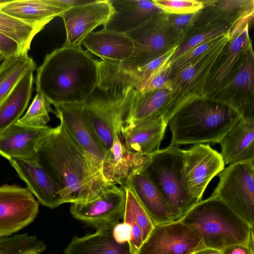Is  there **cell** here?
Wrapping results in <instances>:
<instances>
[{"instance_id": "obj_39", "label": "cell", "mask_w": 254, "mask_h": 254, "mask_svg": "<svg viewBox=\"0 0 254 254\" xmlns=\"http://www.w3.org/2000/svg\"><path fill=\"white\" fill-rule=\"evenodd\" d=\"M131 227L124 222L117 223L112 231L114 239L119 244L128 243L131 238Z\"/></svg>"}, {"instance_id": "obj_12", "label": "cell", "mask_w": 254, "mask_h": 254, "mask_svg": "<svg viewBox=\"0 0 254 254\" xmlns=\"http://www.w3.org/2000/svg\"><path fill=\"white\" fill-rule=\"evenodd\" d=\"M55 107L57 117L74 141L101 172V164L106 150L89 121L83 104H63Z\"/></svg>"}, {"instance_id": "obj_8", "label": "cell", "mask_w": 254, "mask_h": 254, "mask_svg": "<svg viewBox=\"0 0 254 254\" xmlns=\"http://www.w3.org/2000/svg\"><path fill=\"white\" fill-rule=\"evenodd\" d=\"M224 166L220 153L208 144H195L184 150L182 183L185 190L199 201L209 183Z\"/></svg>"}, {"instance_id": "obj_9", "label": "cell", "mask_w": 254, "mask_h": 254, "mask_svg": "<svg viewBox=\"0 0 254 254\" xmlns=\"http://www.w3.org/2000/svg\"><path fill=\"white\" fill-rule=\"evenodd\" d=\"M126 201L124 189L112 185L90 201L71 204L70 212L74 218L96 230L113 229L123 218Z\"/></svg>"}, {"instance_id": "obj_28", "label": "cell", "mask_w": 254, "mask_h": 254, "mask_svg": "<svg viewBox=\"0 0 254 254\" xmlns=\"http://www.w3.org/2000/svg\"><path fill=\"white\" fill-rule=\"evenodd\" d=\"M248 42V25L247 24L227 48L222 62L211 79L210 87L212 89L220 86L228 81L236 64L246 51Z\"/></svg>"}, {"instance_id": "obj_38", "label": "cell", "mask_w": 254, "mask_h": 254, "mask_svg": "<svg viewBox=\"0 0 254 254\" xmlns=\"http://www.w3.org/2000/svg\"><path fill=\"white\" fill-rule=\"evenodd\" d=\"M21 52L20 46L15 41L0 32V53L4 58L16 56Z\"/></svg>"}, {"instance_id": "obj_33", "label": "cell", "mask_w": 254, "mask_h": 254, "mask_svg": "<svg viewBox=\"0 0 254 254\" xmlns=\"http://www.w3.org/2000/svg\"><path fill=\"white\" fill-rule=\"evenodd\" d=\"M227 31V26L220 25L206 32L198 34L190 38L183 45L177 48L169 62L174 61L198 46L222 36Z\"/></svg>"}, {"instance_id": "obj_2", "label": "cell", "mask_w": 254, "mask_h": 254, "mask_svg": "<svg viewBox=\"0 0 254 254\" xmlns=\"http://www.w3.org/2000/svg\"><path fill=\"white\" fill-rule=\"evenodd\" d=\"M87 51L63 46L47 54L37 69V92L54 106L84 103L98 84L97 60Z\"/></svg>"}, {"instance_id": "obj_30", "label": "cell", "mask_w": 254, "mask_h": 254, "mask_svg": "<svg viewBox=\"0 0 254 254\" xmlns=\"http://www.w3.org/2000/svg\"><path fill=\"white\" fill-rule=\"evenodd\" d=\"M46 249L43 241L27 233L0 238V254H41Z\"/></svg>"}, {"instance_id": "obj_14", "label": "cell", "mask_w": 254, "mask_h": 254, "mask_svg": "<svg viewBox=\"0 0 254 254\" xmlns=\"http://www.w3.org/2000/svg\"><path fill=\"white\" fill-rule=\"evenodd\" d=\"M52 129L48 126L29 127L16 122L0 134V155L8 160H37V150Z\"/></svg>"}, {"instance_id": "obj_10", "label": "cell", "mask_w": 254, "mask_h": 254, "mask_svg": "<svg viewBox=\"0 0 254 254\" xmlns=\"http://www.w3.org/2000/svg\"><path fill=\"white\" fill-rule=\"evenodd\" d=\"M38 212V201L27 188L0 186V238L11 236L29 225Z\"/></svg>"}, {"instance_id": "obj_13", "label": "cell", "mask_w": 254, "mask_h": 254, "mask_svg": "<svg viewBox=\"0 0 254 254\" xmlns=\"http://www.w3.org/2000/svg\"><path fill=\"white\" fill-rule=\"evenodd\" d=\"M113 9L109 0H99L65 10L61 15L66 38L63 46L81 47L83 40L98 26L104 25Z\"/></svg>"}, {"instance_id": "obj_22", "label": "cell", "mask_w": 254, "mask_h": 254, "mask_svg": "<svg viewBox=\"0 0 254 254\" xmlns=\"http://www.w3.org/2000/svg\"><path fill=\"white\" fill-rule=\"evenodd\" d=\"M82 44L102 61L119 63L132 54L134 47L127 34L102 29L89 34Z\"/></svg>"}, {"instance_id": "obj_19", "label": "cell", "mask_w": 254, "mask_h": 254, "mask_svg": "<svg viewBox=\"0 0 254 254\" xmlns=\"http://www.w3.org/2000/svg\"><path fill=\"white\" fill-rule=\"evenodd\" d=\"M168 125L161 118L143 119L124 126L121 139L127 150L150 154L159 149Z\"/></svg>"}, {"instance_id": "obj_26", "label": "cell", "mask_w": 254, "mask_h": 254, "mask_svg": "<svg viewBox=\"0 0 254 254\" xmlns=\"http://www.w3.org/2000/svg\"><path fill=\"white\" fill-rule=\"evenodd\" d=\"M34 70L26 73L0 106V134L16 123L27 108L32 94Z\"/></svg>"}, {"instance_id": "obj_1", "label": "cell", "mask_w": 254, "mask_h": 254, "mask_svg": "<svg viewBox=\"0 0 254 254\" xmlns=\"http://www.w3.org/2000/svg\"><path fill=\"white\" fill-rule=\"evenodd\" d=\"M37 156L57 184L62 204L90 201L112 185L61 122L40 144Z\"/></svg>"}, {"instance_id": "obj_4", "label": "cell", "mask_w": 254, "mask_h": 254, "mask_svg": "<svg viewBox=\"0 0 254 254\" xmlns=\"http://www.w3.org/2000/svg\"><path fill=\"white\" fill-rule=\"evenodd\" d=\"M206 248L221 251L254 240V228L219 199L210 195L197 202L181 219Z\"/></svg>"}, {"instance_id": "obj_42", "label": "cell", "mask_w": 254, "mask_h": 254, "mask_svg": "<svg viewBox=\"0 0 254 254\" xmlns=\"http://www.w3.org/2000/svg\"><path fill=\"white\" fill-rule=\"evenodd\" d=\"M95 0H45L48 3L64 11L71 8L93 2Z\"/></svg>"}, {"instance_id": "obj_17", "label": "cell", "mask_w": 254, "mask_h": 254, "mask_svg": "<svg viewBox=\"0 0 254 254\" xmlns=\"http://www.w3.org/2000/svg\"><path fill=\"white\" fill-rule=\"evenodd\" d=\"M170 88L141 92L132 89L124 125L149 117H159L168 123L179 106L171 97Z\"/></svg>"}, {"instance_id": "obj_34", "label": "cell", "mask_w": 254, "mask_h": 254, "mask_svg": "<svg viewBox=\"0 0 254 254\" xmlns=\"http://www.w3.org/2000/svg\"><path fill=\"white\" fill-rule=\"evenodd\" d=\"M153 1L165 12L171 14L193 13L203 7L202 2L197 0H154Z\"/></svg>"}, {"instance_id": "obj_43", "label": "cell", "mask_w": 254, "mask_h": 254, "mask_svg": "<svg viewBox=\"0 0 254 254\" xmlns=\"http://www.w3.org/2000/svg\"><path fill=\"white\" fill-rule=\"evenodd\" d=\"M195 13L171 14L169 21L177 27H183L189 24L193 19Z\"/></svg>"}, {"instance_id": "obj_5", "label": "cell", "mask_w": 254, "mask_h": 254, "mask_svg": "<svg viewBox=\"0 0 254 254\" xmlns=\"http://www.w3.org/2000/svg\"><path fill=\"white\" fill-rule=\"evenodd\" d=\"M184 150L169 145L151 154L143 170L168 202L176 221L181 219L198 201L185 190L182 183Z\"/></svg>"}, {"instance_id": "obj_24", "label": "cell", "mask_w": 254, "mask_h": 254, "mask_svg": "<svg viewBox=\"0 0 254 254\" xmlns=\"http://www.w3.org/2000/svg\"><path fill=\"white\" fill-rule=\"evenodd\" d=\"M112 229L96 230L83 237H73L63 254H131L128 243L119 244Z\"/></svg>"}, {"instance_id": "obj_7", "label": "cell", "mask_w": 254, "mask_h": 254, "mask_svg": "<svg viewBox=\"0 0 254 254\" xmlns=\"http://www.w3.org/2000/svg\"><path fill=\"white\" fill-rule=\"evenodd\" d=\"M132 89L115 95H93L83 104L84 111L100 142L107 151L115 136L121 138Z\"/></svg>"}, {"instance_id": "obj_27", "label": "cell", "mask_w": 254, "mask_h": 254, "mask_svg": "<svg viewBox=\"0 0 254 254\" xmlns=\"http://www.w3.org/2000/svg\"><path fill=\"white\" fill-rule=\"evenodd\" d=\"M36 68V64L28 52L3 60L0 65V106L26 73Z\"/></svg>"}, {"instance_id": "obj_37", "label": "cell", "mask_w": 254, "mask_h": 254, "mask_svg": "<svg viewBox=\"0 0 254 254\" xmlns=\"http://www.w3.org/2000/svg\"><path fill=\"white\" fill-rule=\"evenodd\" d=\"M207 54L206 53L202 56L176 71L174 77L176 81L178 84L190 83L197 75L198 71L202 70V67L205 65L204 63L205 62V60L204 59Z\"/></svg>"}, {"instance_id": "obj_23", "label": "cell", "mask_w": 254, "mask_h": 254, "mask_svg": "<svg viewBox=\"0 0 254 254\" xmlns=\"http://www.w3.org/2000/svg\"><path fill=\"white\" fill-rule=\"evenodd\" d=\"M0 10L42 29L64 11L48 3L45 0H9L0 7Z\"/></svg>"}, {"instance_id": "obj_3", "label": "cell", "mask_w": 254, "mask_h": 254, "mask_svg": "<svg viewBox=\"0 0 254 254\" xmlns=\"http://www.w3.org/2000/svg\"><path fill=\"white\" fill-rule=\"evenodd\" d=\"M241 118L234 109L214 100L188 101L168 122L172 133L170 145L218 143Z\"/></svg>"}, {"instance_id": "obj_18", "label": "cell", "mask_w": 254, "mask_h": 254, "mask_svg": "<svg viewBox=\"0 0 254 254\" xmlns=\"http://www.w3.org/2000/svg\"><path fill=\"white\" fill-rule=\"evenodd\" d=\"M113 13L103 29L127 34L153 16L165 12L150 0H109Z\"/></svg>"}, {"instance_id": "obj_15", "label": "cell", "mask_w": 254, "mask_h": 254, "mask_svg": "<svg viewBox=\"0 0 254 254\" xmlns=\"http://www.w3.org/2000/svg\"><path fill=\"white\" fill-rule=\"evenodd\" d=\"M151 158L148 155L127 150L116 135L111 147L106 151L101 164V173L111 185H123L134 174L142 171Z\"/></svg>"}, {"instance_id": "obj_41", "label": "cell", "mask_w": 254, "mask_h": 254, "mask_svg": "<svg viewBox=\"0 0 254 254\" xmlns=\"http://www.w3.org/2000/svg\"><path fill=\"white\" fill-rule=\"evenodd\" d=\"M249 0H226L220 1L218 4L219 10L225 12H232L242 9L250 5Z\"/></svg>"}, {"instance_id": "obj_45", "label": "cell", "mask_w": 254, "mask_h": 254, "mask_svg": "<svg viewBox=\"0 0 254 254\" xmlns=\"http://www.w3.org/2000/svg\"><path fill=\"white\" fill-rule=\"evenodd\" d=\"M9 0H0V5L7 2Z\"/></svg>"}, {"instance_id": "obj_11", "label": "cell", "mask_w": 254, "mask_h": 254, "mask_svg": "<svg viewBox=\"0 0 254 254\" xmlns=\"http://www.w3.org/2000/svg\"><path fill=\"white\" fill-rule=\"evenodd\" d=\"M205 248L194 232L178 220L154 226L137 254H194Z\"/></svg>"}, {"instance_id": "obj_6", "label": "cell", "mask_w": 254, "mask_h": 254, "mask_svg": "<svg viewBox=\"0 0 254 254\" xmlns=\"http://www.w3.org/2000/svg\"><path fill=\"white\" fill-rule=\"evenodd\" d=\"M211 194L254 228V159L229 165Z\"/></svg>"}, {"instance_id": "obj_46", "label": "cell", "mask_w": 254, "mask_h": 254, "mask_svg": "<svg viewBox=\"0 0 254 254\" xmlns=\"http://www.w3.org/2000/svg\"><path fill=\"white\" fill-rule=\"evenodd\" d=\"M4 59V56L0 53V62Z\"/></svg>"}, {"instance_id": "obj_35", "label": "cell", "mask_w": 254, "mask_h": 254, "mask_svg": "<svg viewBox=\"0 0 254 254\" xmlns=\"http://www.w3.org/2000/svg\"><path fill=\"white\" fill-rule=\"evenodd\" d=\"M219 38V37L209 40L187 52L174 61L169 62L171 71L175 70L176 71L205 54L212 48V47L214 46L215 43L217 42V40Z\"/></svg>"}, {"instance_id": "obj_44", "label": "cell", "mask_w": 254, "mask_h": 254, "mask_svg": "<svg viewBox=\"0 0 254 254\" xmlns=\"http://www.w3.org/2000/svg\"><path fill=\"white\" fill-rule=\"evenodd\" d=\"M194 254H221V251L218 250L205 248L196 252Z\"/></svg>"}, {"instance_id": "obj_31", "label": "cell", "mask_w": 254, "mask_h": 254, "mask_svg": "<svg viewBox=\"0 0 254 254\" xmlns=\"http://www.w3.org/2000/svg\"><path fill=\"white\" fill-rule=\"evenodd\" d=\"M50 105V102L42 94L37 92L27 111L17 123L29 127L47 126L50 120L49 113L56 114Z\"/></svg>"}, {"instance_id": "obj_40", "label": "cell", "mask_w": 254, "mask_h": 254, "mask_svg": "<svg viewBox=\"0 0 254 254\" xmlns=\"http://www.w3.org/2000/svg\"><path fill=\"white\" fill-rule=\"evenodd\" d=\"M220 251L221 254H254V241L230 245Z\"/></svg>"}, {"instance_id": "obj_32", "label": "cell", "mask_w": 254, "mask_h": 254, "mask_svg": "<svg viewBox=\"0 0 254 254\" xmlns=\"http://www.w3.org/2000/svg\"><path fill=\"white\" fill-rule=\"evenodd\" d=\"M247 52L238 70L225 83L226 90L249 91L253 88L254 57L250 49Z\"/></svg>"}, {"instance_id": "obj_21", "label": "cell", "mask_w": 254, "mask_h": 254, "mask_svg": "<svg viewBox=\"0 0 254 254\" xmlns=\"http://www.w3.org/2000/svg\"><path fill=\"white\" fill-rule=\"evenodd\" d=\"M218 143L225 165L254 159V119L241 117Z\"/></svg>"}, {"instance_id": "obj_29", "label": "cell", "mask_w": 254, "mask_h": 254, "mask_svg": "<svg viewBox=\"0 0 254 254\" xmlns=\"http://www.w3.org/2000/svg\"><path fill=\"white\" fill-rule=\"evenodd\" d=\"M42 30L0 10V32L15 41L22 52H28L33 38Z\"/></svg>"}, {"instance_id": "obj_20", "label": "cell", "mask_w": 254, "mask_h": 254, "mask_svg": "<svg viewBox=\"0 0 254 254\" xmlns=\"http://www.w3.org/2000/svg\"><path fill=\"white\" fill-rule=\"evenodd\" d=\"M123 185L132 190L154 226L176 221L170 205L143 171L131 176Z\"/></svg>"}, {"instance_id": "obj_25", "label": "cell", "mask_w": 254, "mask_h": 254, "mask_svg": "<svg viewBox=\"0 0 254 254\" xmlns=\"http://www.w3.org/2000/svg\"><path fill=\"white\" fill-rule=\"evenodd\" d=\"M126 195L123 222L131 227V238L128 245L131 254H137L154 225L132 190L126 185L121 186Z\"/></svg>"}, {"instance_id": "obj_36", "label": "cell", "mask_w": 254, "mask_h": 254, "mask_svg": "<svg viewBox=\"0 0 254 254\" xmlns=\"http://www.w3.org/2000/svg\"><path fill=\"white\" fill-rule=\"evenodd\" d=\"M170 68V63L169 62L157 71L150 74L139 91L146 92L169 88L168 74Z\"/></svg>"}, {"instance_id": "obj_47", "label": "cell", "mask_w": 254, "mask_h": 254, "mask_svg": "<svg viewBox=\"0 0 254 254\" xmlns=\"http://www.w3.org/2000/svg\"><path fill=\"white\" fill-rule=\"evenodd\" d=\"M39 254V253H34V254Z\"/></svg>"}, {"instance_id": "obj_16", "label": "cell", "mask_w": 254, "mask_h": 254, "mask_svg": "<svg viewBox=\"0 0 254 254\" xmlns=\"http://www.w3.org/2000/svg\"><path fill=\"white\" fill-rule=\"evenodd\" d=\"M8 161L41 204L51 209L62 204L57 184L38 160L26 161L12 158Z\"/></svg>"}]
</instances>
